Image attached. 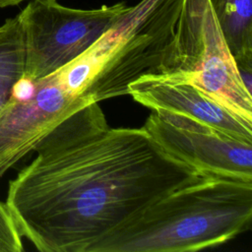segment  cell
<instances>
[{
	"instance_id": "cell-11",
	"label": "cell",
	"mask_w": 252,
	"mask_h": 252,
	"mask_svg": "<svg viewBox=\"0 0 252 252\" xmlns=\"http://www.w3.org/2000/svg\"><path fill=\"white\" fill-rule=\"evenodd\" d=\"M22 235L6 205L0 201V252L23 251Z\"/></svg>"
},
{
	"instance_id": "cell-8",
	"label": "cell",
	"mask_w": 252,
	"mask_h": 252,
	"mask_svg": "<svg viewBox=\"0 0 252 252\" xmlns=\"http://www.w3.org/2000/svg\"><path fill=\"white\" fill-rule=\"evenodd\" d=\"M243 118L252 121V94L240 77L209 0L203 1L201 45L192 72L175 73Z\"/></svg>"
},
{
	"instance_id": "cell-13",
	"label": "cell",
	"mask_w": 252,
	"mask_h": 252,
	"mask_svg": "<svg viewBox=\"0 0 252 252\" xmlns=\"http://www.w3.org/2000/svg\"><path fill=\"white\" fill-rule=\"evenodd\" d=\"M26 0H0V8L9 7V6H16Z\"/></svg>"
},
{
	"instance_id": "cell-2",
	"label": "cell",
	"mask_w": 252,
	"mask_h": 252,
	"mask_svg": "<svg viewBox=\"0 0 252 252\" xmlns=\"http://www.w3.org/2000/svg\"><path fill=\"white\" fill-rule=\"evenodd\" d=\"M252 180L204 174L158 200L88 252H186L222 244L250 227Z\"/></svg>"
},
{
	"instance_id": "cell-1",
	"label": "cell",
	"mask_w": 252,
	"mask_h": 252,
	"mask_svg": "<svg viewBox=\"0 0 252 252\" xmlns=\"http://www.w3.org/2000/svg\"><path fill=\"white\" fill-rule=\"evenodd\" d=\"M204 173L142 128H107L63 150L37 152L9 182L6 205L42 252H88L125 221Z\"/></svg>"
},
{
	"instance_id": "cell-3",
	"label": "cell",
	"mask_w": 252,
	"mask_h": 252,
	"mask_svg": "<svg viewBox=\"0 0 252 252\" xmlns=\"http://www.w3.org/2000/svg\"><path fill=\"white\" fill-rule=\"evenodd\" d=\"M184 0H141L111 27L112 45L84 97L98 102L128 94L145 75L180 73L176 31Z\"/></svg>"
},
{
	"instance_id": "cell-9",
	"label": "cell",
	"mask_w": 252,
	"mask_h": 252,
	"mask_svg": "<svg viewBox=\"0 0 252 252\" xmlns=\"http://www.w3.org/2000/svg\"><path fill=\"white\" fill-rule=\"evenodd\" d=\"M239 72H252V1L209 0Z\"/></svg>"
},
{
	"instance_id": "cell-7",
	"label": "cell",
	"mask_w": 252,
	"mask_h": 252,
	"mask_svg": "<svg viewBox=\"0 0 252 252\" xmlns=\"http://www.w3.org/2000/svg\"><path fill=\"white\" fill-rule=\"evenodd\" d=\"M137 102L177 113L252 144V121L243 118L175 73L145 75L127 89Z\"/></svg>"
},
{
	"instance_id": "cell-6",
	"label": "cell",
	"mask_w": 252,
	"mask_h": 252,
	"mask_svg": "<svg viewBox=\"0 0 252 252\" xmlns=\"http://www.w3.org/2000/svg\"><path fill=\"white\" fill-rule=\"evenodd\" d=\"M34 82L32 97L10 96L0 110V179L64 118L94 102L69 94L54 74Z\"/></svg>"
},
{
	"instance_id": "cell-14",
	"label": "cell",
	"mask_w": 252,
	"mask_h": 252,
	"mask_svg": "<svg viewBox=\"0 0 252 252\" xmlns=\"http://www.w3.org/2000/svg\"><path fill=\"white\" fill-rule=\"evenodd\" d=\"M44 1H56V0H44Z\"/></svg>"
},
{
	"instance_id": "cell-4",
	"label": "cell",
	"mask_w": 252,
	"mask_h": 252,
	"mask_svg": "<svg viewBox=\"0 0 252 252\" xmlns=\"http://www.w3.org/2000/svg\"><path fill=\"white\" fill-rule=\"evenodd\" d=\"M129 8L124 2L81 10L56 1H31L18 15L25 40L24 76L37 81L65 67L87 51Z\"/></svg>"
},
{
	"instance_id": "cell-10",
	"label": "cell",
	"mask_w": 252,
	"mask_h": 252,
	"mask_svg": "<svg viewBox=\"0 0 252 252\" xmlns=\"http://www.w3.org/2000/svg\"><path fill=\"white\" fill-rule=\"evenodd\" d=\"M25 40L18 16L0 26V110L9 100L14 85L24 76Z\"/></svg>"
},
{
	"instance_id": "cell-5",
	"label": "cell",
	"mask_w": 252,
	"mask_h": 252,
	"mask_svg": "<svg viewBox=\"0 0 252 252\" xmlns=\"http://www.w3.org/2000/svg\"><path fill=\"white\" fill-rule=\"evenodd\" d=\"M143 128L168 154L204 174L252 180V144L195 119L152 110Z\"/></svg>"
},
{
	"instance_id": "cell-12",
	"label": "cell",
	"mask_w": 252,
	"mask_h": 252,
	"mask_svg": "<svg viewBox=\"0 0 252 252\" xmlns=\"http://www.w3.org/2000/svg\"><path fill=\"white\" fill-rule=\"evenodd\" d=\"M34 92H35V82L23 76L14 85L11 96L16 99L26 100L32 97V95L34 94Z\"/></svg>"
}]
</instances>
